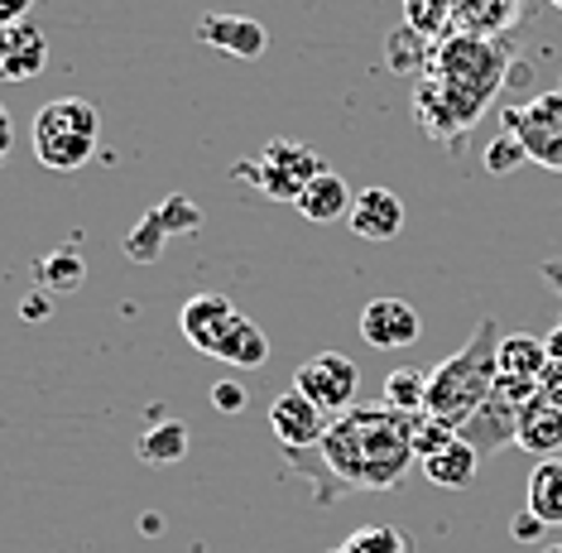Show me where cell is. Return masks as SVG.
I'll return each instance as SVG.
<instances>
[{"instance_id": "obj_33", "label": "cell", "mask_w": 562, "mask_h": 553, "mask_svg": "<svg viewBox=\"0 0 562 553\" xmlns=\"http://www.w3.org/2000/svg\"><path fill=\"white\" fill-rule=\"evenodd\" d=\"M246 400H250V395H246V385H240V380H216L212 385V405L222 409V414H240Z\"/></svg>"}, {"instance_id": "obj_3", "label": "cell", "mask_w": 562, "mask_h": 553, "mask_svg": "<svg viewBox=\"0 0 562 553\" xmlns=\"http://www.w3.org/2000/svg\"><path fill=\"white\" fill-rule=\"evenodd\" d=\"M515 58V34L509 38H481V34H447L428 54V77L457 87V92L476 97L491 107L505 82V63Z\"/></svg>"}, {"instance_id": "obj_17", "label": "cell", "mask_w": 562, "mask_h": 553, "mask_svg": "<svg viewBox=\"0 0 562 553\" xmlns=\"http://www.w3.org/2000/svg\"><path fill=\"white\" fill-rule=\"evenodd\" d=\"M351 202H356V198H351L347 178L331 174V169H323L308 188L299 192V202H293V208L303 212V222L327 226V222H341V217H351Z\"/></svg>"}, {"instance_id": "obj_39", "label": "cell", "mask_w": 562, "mask_h": 553, "mask_svg": "<svg viewBox=\"0 0 562 553\" xmlns=\"http://www.w3.org/2000/svg\"><path fill=\"white\" fill-rule=\"evenodd\" d=\"M543 346H548V362H562V323H558L553 332H548Z\"/></svg>"}, {"instance_id": "obj_42", "label": "cell", "mask_w": 562, "mask_h": 553, "mask_svg": "<svg viewBox=\"0 0 562 553\" xmlns=\"http://www.w3.org/2000/svg\"><path fill=\"white\" fill-rule=\"evenodd\" d=\"M543 553H562V544H548V549H543Z\"/></svg>"}, {"instance_id": "obj_19", "label": "cell", "mask_w": 562, "mask_h": 553, "mask_svg": "<svg viewBox=\"0 0 562 553\" xmlns=\"http://www.w3.org/2000/svg\"><path fill=\"white\" fill-rule=\"evenodd\" d=\"M476 467H481V453L471 447L467 439H452L442 447V453H432L424 462V477L432 486H442V491H467L471 482H476Z\"/></svg>"}, {"instance_id": "obj_23", "label": "cell", "mask_w": 562, "mask_h": 553, "mask_svg": "<svg viewBox=\"0 0 562 553\" xmlns=\"http://www.w3.org/2000/svg\"><path fill=\"white\" fill-rule=\"evenodd\" d=\"M265 356H270V342H265V332L255 328L246 313H240L216 362H226V366H236V370H255V366H265Z\"/></svg>"}, {"instance_id": "obj_37", "label": "cell", "mask_w": 562, "mask_h": 553, "mask_svg": "<svg viewBox=\"0 0 562 553\" xmlns=\"http://www.w3.org/2000/svg\"><path fill=\"white\" fill-rule=\"evenodd\" d=\"M10 145H15V121H10L5 101H0V164L10 159Z\"/></svg>"}, {"instance_id": "obj_36", "label": "cell", "mask_w": 562, "mask_h": 553, "mask_svg": "<svg viewBox=\"0 0 562 553\" xmlns=\"http://www.w3.org/2000/svg\"><path fill=\"white\" fill-rule=\"evenodd\" d=\"M48 313H54V299H48V289H34L30 299L20 303V318H30V323H44Z\"/></svg>"}, {"instance_id": "obj_16", "label": "cell", "mask_w": 562, "mask_h": 553, "mask_svg": "<svg viewBox=\"0 0 562 553\" xmlns=\"http://www.w3.org/2000/svg\"><path fill=\"white\" fill-rule=\"evenodd\" d=\"M529 0H457L452 34H481V38H509L519 30Z\"/></svg>"}, {"instance_id": "obj_9", "label": "cell", "mask_w": 562, "mask_h": 553, "mask_svg": "<svg viewBox=\"0 0 562 553\" xmlns=\"http://www.w3.org/2000/svg\"><path fill=\"white\" fill-rule=\"evenodd\" d=\"M293 390H303L327 419H337V414H347V409L356 405V390H361V366H356L351 356H341V352H317V356H308V362L299 366Z\"/></svg>"}, {"instance_id": "obj_14", "label": "cell", "mask_w": 562, "mask_h": 553, "mask_svg": "<svg viewBox=\"0 0 562 553\" xmlns=\"http://www.w3.org/2000/svg\"><path fill=\"white\" fill-rule=\"evenodd\" d=\"M198 44L222 48V54L250 63V58H260L265 48H270V30H265L260 20H250V15H202L198 20Z\"/></svg>"}, {"instance_id": "obj_35", "label": "cell", "mask_w": 562, "mask_h": 553, "mask_svg": "<svg viewBox=\"0 0 562 553\" xmlns=\"http://www.w3.org/2000/svg\"><path fill=\"white\" fill-rule=\"evenodd\" d=\"M539 400H548L553 409H562V362H548L539 376Z\"/></svg>"}, {"instance_id": "obj_31", "label": "cell", "mask_w": 562, "mask_h": 553, "mask_svg": "<svg viewBox=\"0 0 562 553\" xmlns=\"http://www.w3.org/2000/svg\"><path fill=\"white\" fill-rule=\"evenodd\" d=\"M452 439H457L452 423H442V419H432V414H418L414 419V457L418 462H428L432 453H442Z\"/></svg>"}, {"instance_id": "obj_15", "label": "cell", "mask_w": 562, "mask_h": 553, "mask_svg": "<svg viewBox=\"0 0 562 553\" xmlns=\"http://www.w3.org/2000/svg\"><path fill=\"white\" fill-rule=\"evenodd\" d=\"M347 226L361 241H394L404 231V202L390 188H366V192H356Z\"/></svg>"}, {"instance_id": "obj_7", "label": "cell", "mask_w": 562, "mask_h": 553, "mask_svg": "<svg viewBox=\"0 0 562 553\" xmlns=\"http://www.w3.org/2000/svg\"><path fill=\"white\" fill-rule=\"evenodd\" d=\"M501 125L509 135H519V145L529 150L533 164L562 174V92H543L524 107H505Z\"/></svg>"}, {"instance_id": "obj_28", "label": "cell", "mask_w": 562, "mask_h": 553, "mask_svg": "<svg viewBox=\"0 0 562 553\" xmlns=\"http://www.w3.org/2000/svg\"><path fill=\"white\" fill-rule=\"evenodd\" d=\"M327 553H408V544H404L400 530H390V524H370V530H356L351 539H341V544L327 549Z\"/></svg>"}, {"instance_id": "obj_4", "label": "cell", "mask_w": 562, "mask_h": 553, "mask_svg": "<svg viewBox=\"0 0 562 553\" xmlns=\"http://www.w3.org/2000/svg\"><path fill=\"white\" fill-rule=\"evenodd\" d=\"M97 135H101V115L87 97H54L44 101L34 115V159L54 174H72L82 169L97 154Z\"/></svg>"}, {"instance_id": "obj_29", "label": "cell", "mask_w": 562, "mask_h": 553, "mask_svg": "<svg viewBox=\"0 0 562 553\" xmlns=\"http://www.w3.org/2000/svg\"><path fill=\"white\" fill-rule=\"evenodd\" d=\"M519 164H529V150L519 145V135H509L501 131L485 145V174H495V178H505V174H515Z\"/></svg>"}, {"instance_id": "obj_38", "label": "cell", "mask_w": 562, "mask_h": 553, "mask_svg": "<svg viewBox=\"0 0 562 553\" xmlns=\"http://www.w3.org/2000/svg\"><path fill=\"white\" fill-rule=\"evenodd\" d=\"M34 10V0H0V24H15Z\"/></svg>"}, {"instance_id": "obj_10", "label": "cell", "mask_w": 562, "mask_h": 553, "mask_svg": "<svg viewBox=\"0 0 562 553\" xmlns=\"http://www.w3.org/2000/svg\"><path fill=\"white\" fill-rule=\"evenodd\" d=\"M240 308L226 299V294H193L178 313V332L188 338V346H198L202 356H222L226 338H232Z\"/></svg>"}, {"instance_id": "obj_27", "label": "cell", "mask_w": 562, "mask_h": 553, "mask_svg": "<svg viewBox=\"0 0 562 553\" xmlns=\"http://www.w3.org/2000/svg\"><path fill=\"white\" fill-rule=\"evenodd\" d=\"M428 54H432V44H428L424 34L408 30V24H400V30L385 38V58H390V68H394V73H418V77H424Z\"/></svg>"}, {"instance_id": "obj_30", "label": "cell", "mask_w": 562, "mask_h": 553, "mask_svg": "<svg viewBox=\"0 0 562 553\" xmlns=\"http://www.w3.org/2000/svg\"><path fill=\"white\" fill-rule=\"evenodd\" d=\"M164 236H169V226H164V217L159 212H149L145 222H139L131 236H125V251H131V261H159V246H164Z\"/></svg>"}, {"instance_id": "obj_20", "label": "cell", "mask_w": 562, "mask_h": 553, "mask_svg": "<svg viewBox=\"0 0 562 553\" xmlns=\"http://www.w3.org/2000/svg\"><path fill=\"white\" fill-rule=\"evenodd\" d=\"M188 443H193V429L183 419H155L145 433H139L135 453L139 462H155V467H169V462L188 457Z\"/></svg>"}, {"instance_id": "obj_11", "label": "cell", "mask_w": 562, "mask_h": 553, "mask_svg": "<svg viewBox=\"0 0 562 553\" xmlns=\"http://www.w3.org/2000/svg\"><path fill=\"white\" fill-rule=\"evenodd\" d=\"M361 338L380 352H400V346H414L424 338V318L404 299H370L361 308Z\"/></svg>"}, {"instance_id": "obj_13", "label": "cell", "mask_w": 562, "mask_h": 553, "mask_svg": "<svg viewBox=\"0 0 562 553\" xmlns=\"http://www.w3.org/2000/svg\"><path fill=\"white\" fill-rule=\"evenodd\" d=\"M48 63V38L40 24L15 20V24H0V77L5 82H30L40 77Z\"/></svg>"}, {"instance_id": "obj_5", "label": "cell", "mask_w": 562, "mask_h": 553, "mask_svg": "<svg viewBox=\"0 0 562 553\" xmlns=\"http://www.w3.org/2000/svg\"><path fill=\"white\" fill-rule=\"evenodd\" d=\"M539 395V385L533 380H515V376H495L491 395L481 400V409L471 414L462 429H457V439H467L476 453H505V447H515L519 439V414L524 405Z\"/></svg>"}, {"instance_id": "obj_21", "label": "cell", "mask_w": 562, "mask_h": 553, "mask_svg": "<svg viewBox=\"0 0 562 553\" xmlns=\"http://www.w3.org/2000/svg\"><path fill=\"white\" fill-rule=\"evenodd\" d=\"M529 510L548 530L562 524V457H543L539 467L529 472Z\"/></svg>"}, {"instance_id": "obj_22", "label": "cell", "mask_w": 562, "mask_h": 553, "mask_svg": "<svg viewBox=\"0 0 562 553\" xmlns=\"http://www.w3.org/2000/svg\"><path fill=\"white\" fill-rule=\"evenodd\" d=\"M543 366H548L543 338H529V332H509V338H501V376H515V380H533V385H539Z\"/></svg>"}, {"instance_id": "obj_18", "label": "cell", "mask_w": 562, "mask_h": 553, "mask_svg": "<svg viewBox=\"0 0 562 553\" xmlns=\"http://www.w3.org/2000/svg\"><path fill=\"white\" fill-rule=\"evenodd\" d=\"M515 447H524V453H533V457H558L562 453V409H553L548 400L533 395V400L524 405V414H519Z\"/></svg>"}, {"instance_id": "obj_44", "label": "cell", "mask_w": 562, "mask_h": 553, "mask_svg": "<svg viewBox=\"0 0 562 553\" xmlns=\"http://www.w3.org/2000/svg\"><path fill=\"white\" fill-rule=\"evenodd\" d=\"M558 92H562V82H558Z\"/></svg>"}, {"instance_id": "obj_8", "label": "cell", "mask_w": 562, "mask_h": 553, "mask_svg": "<svg viewBox=\"0 0 562 553\" xmlns=\"http://www.w3.org/2000/svg\"><path fill=\"white\" fill-rule=\"evenodd\" d=\"M491 111L485 101H476V97H467V92H457V87H447V82H438V77H418V92H414V115H418V125H424L428 135H438V140H447L452 145L457 135H467L471 125L481 121V115ZM462 145V140H457Z\"/></svg>"}, {"instance_id": "obj_41", "label": "cell", "mask_w": 562, "mask_h": 553, "mask_svg": "<svg viewBox=\"0 0 562 553\" xmlns=\"http://www.w3.org/2000/svg\"><path fill=\"white\" fill-rule=\"evenodd\" d=\"M139 530H145V534H159L164 524H159V516H145V520H139Z\"/></svg>"}, {"instance_id": "obj_32", "label": "cell", "mask_w": 562, "mask_h": 553, "mask_svg": "<svg viewBox=\"0 0 562 553\" xmlns=\"http://www.w3.org/2000/svg\"><path fill=\"white\" fill-rule=\"evenodd\" d=\"M159 217H164V226L169 231H198V208L188 198H169L159 208Z\"/></svg>"}, {"instance_id": "obj_43", "label": "cell", "mask_w": 562, "mask_h": 553, "mask_svg": "<svg viewBox=\"0 0 562 553\" xmlns=\"http://www.w3.org/2000/svg\"><path fill=\"white\" fill-rule=\"evenodd\" d=\"M548 5H553V10H562V0H548Z\"/></svg>"}, {"instance_id": "obj_40", "label": "cell", "mask_w": 562, "mask_h": 553, "mask_svg": "<svg viewBox=\"0 0 562 553\" xmlns=\"http://www.w3.org/2000/svg\"><path fill=\"white\" fill-rule=\"evenodd\" d=\"M543 279L553 285L558 294H562V261H543Z\"/></svg>"}, {"instance_id": "obj_1", "label": "cell", "mask_w": 562, "mask_h": 553, "mask_svg": "<svg viewBox=\"0 0 562 553\" xmlns=\"http://www.w3.org/2000/svg\"><path fill=\"white\" fill-rule=\"evenodd\" d=\"M414 419L418 414L390 409L385 400L351 405L327 423L317 447H284V457L313 482H327L323 506L351 491H394L414 467Z\"/></svg>"}, {"instance_id": "obj_34", "label": "cell", "mask_w": 562, "mask_h": 553, "mask_svg": "<svg viewBox=\"0 0 562 553\" xmlns=\"http://www.w3.org/2000/svg\"><path fill=\"white\" fill-rule=\"evenodd\" d=\"M509 534H515V544H539V539L548 534V524H543L539 516H533L529 506H524L519 516H515V530H509Z\"/></svg>"}, {"instance_id": "obj_24", "label": "cell", "mask_w": 562, "mask_h": 553, "mask_svg": "<svg viewBox=\"0 0 562 553\" xmlns=\"http://www.w3.org/2000/svg\"><path fill=\"white\" fill-rule=\"evenodd\" d=\"M457 20V0H404V24L414 34H424L428 44H442L452 34Z\"/></svg>"}, {"instance_id": "obj_26", "label": "cell", "mask_w": 562, "mask_h": 553, "mask_svg": "<svg viewBox=\"0 0 562 553\" xmlns=\"http://www.w3.org/2000/svg\"><path fill=\"white\" fill-rule=\"evenodd\" d=\"M34 279H40V289H48V294H68V289H78L87 279V261L78 255V246H58L54 255H44L40 261Z\"/></svg>"}, {"instance_id": "obj_6", "label": "cell", "mask_w": 562, "mask_h": 553, "mask_svg": "<svg viewBox=\"0 0 562 553\" xmlns=\"http://www.w3.org/2000/svg\"><path fill=\"white\" fill-rule=\"evenodd\" d=\"M323 169H327L323 154L299 145V140H284V135L270 140L255 164H240V174H255L250 184L260 188L265 198H274V202H299V192L308 188Z\"/></svg>"}, {"instance_id": "obj_2", "label": "cell", "mask_w": 562, "mask_h": 553, "mask_svg": "<svg viewBox=\"0 0 562 553\" xmlns=\"http://www.w3.org/2000/svg\"><path fill=\"white\" fill-rule=\"evenodd\" d=\"M495 332H501L495 318H481L462 352H452L447 362H438L428 370L424 414L452 423V429H462V423L476 414L481 400L491 395L495 376H501V338H495Z\"/></svg>"}, {"instance_id": "obj_25", "label": "cell", "mask_w": 562, "mask_h": 553, "mask_svg": "<svg viewBox=\"0 0 562 553\" xmlns=\"http://www.w3.org/2000/svg\"><path fill=\"white\" fill-rule=\"evenodd\" d=\"M380 400L390 409H404V414H424V400H428V370L418 366H394L385 376V390Z\"/></svg>"}, {"instance_id": "obj_12", "label": "cell", "mask_w": 562, "mask_h": 553, "mask_svg": "<svg viewBox=\"0 0 562 553\" xmlns=\"http://www.w3.org/2000/svg\"><path fill=\"white\" fill-rule=\"evenodd\" d=\"M327 423L331 419L303 390H284L270 405V429H274V439L284 447H317L323 443V433H327Z\"/></svg>"}]
</instances>
